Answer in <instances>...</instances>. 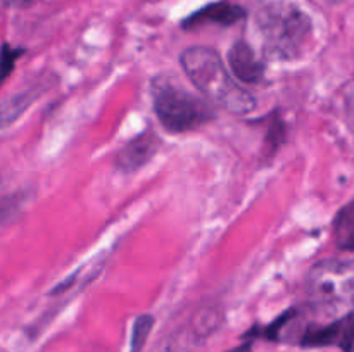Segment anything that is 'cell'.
Masks as SVG:
<instances>
[{
  "mask_svg": "<svg viewBox=\"0 0 354 352\" xmlns=\"http://www.w3.org/2000/svg\"><path fill=\"white\" fill-rule=\"evenodd\" d=\"M306 293L317 307H339L354 297V266L337 259H325L311 268Z\"/></svg>",
  "mask_w": 354,
  "mask_h": 352,
  "instance_id": "4",
  "label": "cell"
},
{
  "mask_svg": "<svg viewBox=\"0 0 354 352\" xmlns=\"http://www.w3.org/2000/svg\"><path fill=\"white\" fill-rule=\"evenodd\" d=\"M268 124H266V137L265 144H263V154L265 157H273V155L279 152V148L282 147L283 141L287 140V124L282 119L279 110L272 113V116L268 117Z\"/></svg>",
  "mask_w": 354,
  "mask_h": 352,
  "instance_id": "10",
  "label": "cell"
},
{
  "mask_svg": "<svg viewBox=\"0 0 354 352\" xmlns=\"http://www.w3.org/2000/svg\"><path fill=\"white\" fill-rule=\"evenodd\" d=\"M303 347H337L354 352V311L324 326L310 328L301 338Z\"/></svg>",
  "mask_w": 354,
  "mask_h": 352,
  "instance_id": "5",
  "label": "cell"
},
{
  "mask_svg": "<svg viewBox=\"0 0 354 352\" xmlns=\"http://www.w3.org/2000/svg\"><path fill=\"white\" fill-rule=\"evenodd\" d=\"M256 26L268 61H301L313 38L310 16L294 3H268L256 14Z\"/></svg>",
  "mask_w": 354,
  "mask_h": 352,
  "instance_id": "1",
  "label": "cell"
},
{
  "mask_svg": "<svg viewBox=\"0 0 354 352\" xmlns=\"http://www.w3.org/2000/svg\"><path fill=\"white\" fill-rule=\"evenodd\" d=\"M159 145H161V140L154 131H144V133L137 135L130 141H127L118 150L116 157H114V166L123 175H131V173L144 168L154 157L156 152L159 150Z\"/></svg>",
  "mask_w": 354,
  "mask_h": 352,
  "instance_id": "6",
  "label": "cell"
},
{
  "mask_svg": "<svg viewBox=\"0 0 354 352\" xmlns=\"http://www.w3.org/2000/svg\"><path fill=\"white\" fill-rule=\"evenodd\" d=\"M332 231L335 245L341 251L354 252V199L335 214Z\"/></svg>",
  "mask_w": 354,
  "mask_h": 352,
  "instance_id": "9",
  "label": "cell"
},
{
  "mask_svg": "<svg viewBox=\"0 0 354 352\" xmlns=\"http://www.w3.org/2000/svg\"><path fill=\"white\" fill-rule=\"evenodd\" d=\"M23 55L21 48H10L9 43H3V54H2V79L6 81L9 78L10 71L14 69L17 59Z\"/></svg>",
  "mask_w": 354,
  "mask_h": 352,
  "instance_id": "13",
  "label": "cell"
},
{
  "mask_svg": "<svg viewBox=\"0 0 354 352\" xmlns=\"http://www.w3.org/2000/svg\"><path fill=\"white\" fill-rule=\"evenodd\" d=\"M197 338H199V335L194 331V328L190 331H175V333L162 338V340L156 345L154 352H192V347L196 345Z\"/></svg>",
  "mask_w": 354,
  "mask_h": 352,
  "instance_id": "11",
  "label": "cell"
},
{
  "mask_svg": "<svg viewBox=\"0 0 354 352\" xmlns=\"http://www.w3.org/2000/svg\"><path fill=\"white\" fill-rule=\"evenodd\" d=\"M245 17V10L242 7L235 6L230 2H216L204 7L199 12L192 14L183 21L185 30H194V28L204 26V24H220V26H232Z\"/></svg>",
  "mask_w": 354,
  "mask_h": 352,
  "instance_id": "8",
  "label": "cell"
},
{
  "mask_svg": "<svg viewBox=\"0 0 354 352\" xmlns=\"http://www.w3.org/2000/svg\"><path fill=\"white\" fill-rule=\"evenodd\" d=\"M37 0H3V6L6 7H12V9H23V7L31 6Z\"/></svg>",
  "mask_w": 354,
  "mask_h": 352,
  "instance_id": "14",
  "label": "cell"
},
{
  "mask_svg": "<svg viewBox=\"0 0 354 352\" xmlns=\"http://www.w3.org/2000/svg\"><path fill=\"white\" fill-rule=\"evenodd\" d=\"M152 326H154V317L151 314H142L135 320L133 330H131L130 352H142Z\"/></svg>",
  "mask_w": 354,
  "mask_h": 352,
  "instance_id": "12",
  "label": "cell"
},
{
  "mask_svg": "<svg viewBox=\"0 0 354 352\" xmlns=\"http://www.w3.org/2000/svg\"><path fill=\"white\" fill-rule=\"evenodd\" d=\"M228 64L237 79L251 85H258L263 81L266 72V64L263 59L256 55L251 45L244 40L235 41L228 52Z\"/></svg>",
  "mask_w": 354,
  "mask_h": 352,
  "instance_id": "7",
  "label": "cell"
},
{
  "mask_svg": "<svg viewBox=\"0 0 354 352\" xmlns=\"http://www.w3.org/2000/svg\"><path fill=\"white\" fill-rule=\"evenodd\" d=\"M180 64L190 81L216 106L239 116L254 110L256 99L232 78L216 50L190 47L180 55Z\"/></svg>",
  "mask_w": 354,
  "mask_h": 352,
  "instance_id": "2",
  "label": "cell"
},
{
  "mask_svg": "<svg viewBox=\"0 0 354 352\" xmlns=\"http://www.w3.org/2000/svg\"><path fill=\"white\" fill-rule=\"evenodd\" d=\"M154 113L169 133H189L216 117V110L207 100L192 95L169 79L152 83Z\"/></svg>",
  "mask_w": 354,
  "mask_h": 352,
  "instance_id": "3",
  "label": "cell"
}]
</instances>
